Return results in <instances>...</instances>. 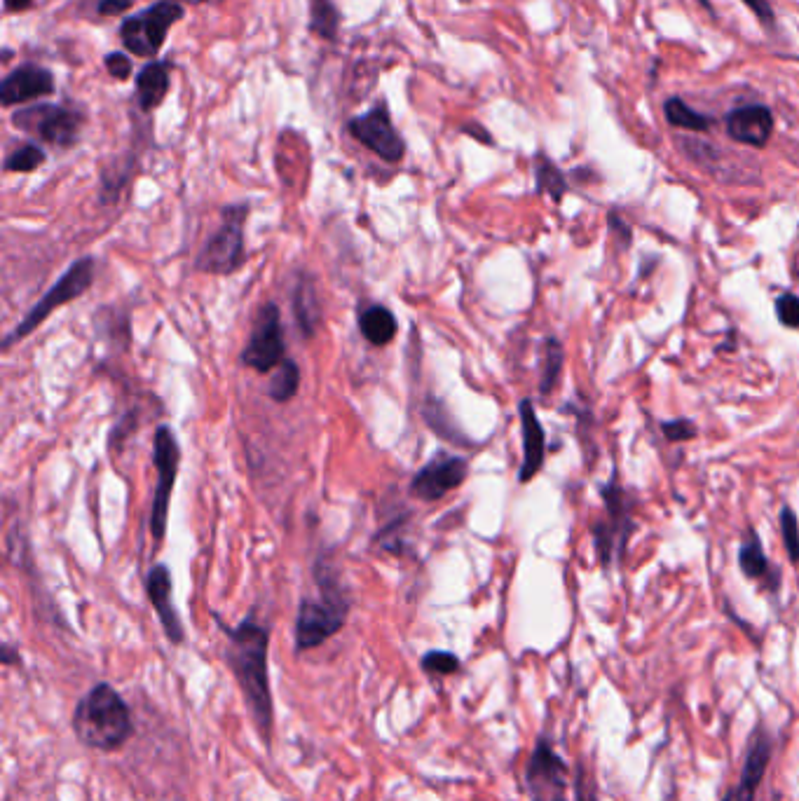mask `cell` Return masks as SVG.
<instances>
[{
  "instance_id": "74e56055",
  "label": "cell",
  "mask_w": 799,
  "mask_h": 801,
  "mask_svg": "<svg viewBox=\"0 0 799 801\" xmlns=\"http://www.w3.org/2000/svg\"><path fill=\"white\" fill-rule=\"evenodd\" d=\"M722 801H755V799L746 797V794H741V792L734 787V790H729V792L725 794V799H722Z\"/></svg>"
},
{
  "instance_id": "d590c367",
  "label": "cell",
  "mask_w": 799,
  "mask_h": 801,
  "mask_svg": "<svg viewBox=\"0 0 799 801\" xmlns=\"http://www.w3.org/2000/svg\"><path fill=\"white\" fill-rule=\"evenodd\" d=\"M610 228L614 230V235H619V237H624V242L628 244L631 242V228H628V225L621 221V218L617 216V214H610Z\"/></svg>"
},
{
  "instance_id": "4dcf8cb0",
  "label": "cell",
  "mask_w": 799,
  "mask_h": 801,
  "mask_svg": "<svg viewBox=\"0 0 799 801\" xmlns=\"http://www.w3.org/2000/svg\"><path fill=\"white\" fill-rule=\"evenodd\" d=\"M776 317L785 328H799V298L795 293L776 298Z\"/></svg>"
},
{
  "instance_id": "5b68a950",
  "label": "cell",
  "mask_w": 799,
  "mask_h": 801,
  "mask_svg": "<svg viewBox=\"0 0 799 801\" xmlns=\"http://www.w3.org/2000/svg\"><path fill=\"white\" fill-rule=\"evenodd\" d=\"M92 282H94V258L87 256V258L75 260V263L68 265V270L64 272V275H61L57 282L47 289L45 296L40 298L29 312H26V317L19 321V324L15 326V331L5 338L3 345L12 347L15 342L24 340L26 335H31L33 331H36V328L43 324V321L50 317L54 310H59V307H64L66 303H71V300L80 298L83 293H87Z\"/></svg>"
},
{
  "instance_id": "ac0fdd59",
  "label": "cell",
  "mask_w": 799,
  "mask_h": 801,
  "mask_svg": "<svg viewBox=\"0 0 799 801\" xmlns=\"http://www.w3.org/2000/svg\"><path fill=\"white\" fill-rule=\"evenodd\" d=\"M771 752H774V738L762 724H757L753 729V734L748 738V748L746 757H743V769H741V780L736 785V790L746 797L755 799L757 790H760L764 776H767L769 762H771Z\"/></svg>"
},
{
  "instance_id": "f1b7e54d",
  "label": "cell",
  "mask_w": 799,
  "mask_h": 801,
  "mask_svg": "<svg viewBox=\"0 0 799 801\" xmlns=\"http://www.w3.org/2000/svg\"><path fill=\"white\" fill-rule=\"evenodd\" d=\"M781 532L790 563L799 565V520L797 513L792 511L790 506H783L781 511Z\"/></svg>"
},
{
  "instance_id": "83f0119b",
  "label": "cell",
  "mask_w": 799,
  "mask_h": 801,
  "mask_svg": "<svg viewBox=\"0 0 799 801\" xmlns=\"http://www.w3.org/2000/svg\"><path fill=\"white\" fill-rule=\"evenodd\" d=\"M43 162H45L43 148L36 146V143H24V146H19L15 153L5 160V171L29 174V171H36Z\"/></svg>"
},
{
  "instance_id": "7402d4cb",
  "label": "cell",
  "mask_w": 799,
  "mask_h": 801,
  "mask_svg": "<svg viewBox=\"0 0 799 801\" xmlns=\"http://www.w3.org/2000/svg\"><path fill=\"white\" fill-rule=\"evenodd\" d=\"M359 331L371 345L385 347L394 340L399 326H396V317L387 307L373 305L359 314Z\"/></svg>"
},
{
  "instance_id": "5bb4252c",
  "label": "cell",
  "mask_w": 799,
  "mask_h": 801,
  "mask_svg": "<svg viewBox=\"0 0 799 801\" xmlns=\"http://www.w3.org/2000/svg\"><path fill=\"white\" fill-rule=\"evenodd\" d=\"M774 113L762 104L734 108L727 115V134L736 143L750 148H764L774 136Z\"/></svg>"
},
{
  "instance_id": "cb8c5ba5",
  "label": "cell",
  "mask_w": 799,
  "mask_h": 801,
  "mask_svg": "<svg viewBox=\"0 0 799 801\" xmlns=\"http://www.w3.org/2000/svg\"><path fill=\"white\" fill-rule=\"evenodd\" d=\"M535 181H537V193H546L553 202H561L563 195L568 193V178L561 169L553 164L549 157L544 153H539L535 157Z\"/></svg>"
},
{
  "instance_id": "3957f363",
  "label": "cell",
  "mask_w": 799,
  "mask_h": 801,
  "mask_svg": "<svg viewBox=\"0 0 799 801\" xmlns=\"http://www.w3.org/2000/svg\"><path fill=\"white\" fill-rule=\"evenodd\" d=\"M314 579L319 586V598L300 600L296 616L298 652H310V649L324 645L345 626L347 614H350V595H347L336 567H331L326 560H317Z\"/></svg>"
},
{
  "instance_id": "277c9868",
  "label": "cell",
  "mask_w": 799,
  "mask_h": 801,
  "mask_svg": "<svg viewBox=\"0 0 799 801\" xmlns=\"http://www.w3.org/2000/svg\"><path fill=\"white\" fill-rule=\"evenodd\" d=\"M600 497L605 504V520H596L591 527L593 549L598 551L600 563L605 567L612 565L614 558L626 556L628 539L635 530L633 523V499L621 488L617 481L605 483L600 488Z\"/></svg>"
},
{
  "instance_id": "2e32d148",
  "label": "cell",
  "mask_w": 799,
  "mask_h": 801,
  "mask_svg": "<svg viewBox=\"0 0 799 801\" xmlns=\"http://www.w3.org/2000/svg\"><path fill=\"white\" fill-rule=\"evenodd\" d=\"M146 591H148L150 602H153V607H155V614L160 616V623H162V628H165L169 642H174V645H183V640H186V631H183L179 612L174 609L172 574H169L167 565L150 567V572L146 577Z\"/></svg>"
},
{
  "instance_id": "484cf974",
  "label": "cell",
  "mask_w": 799,
  "mask_h": 801,
  "mask_svg": "<svg viewBox=\"0 0 799 801\" xmlns=\"http://www.w3.org/2000/svg\"><path fill=\"white\" fill-rule=\"evenodd\" d=\"M310 17L314 33H319L326 40L336 38L340 15L331 0H310Z\"/></svg>"
},
{
  "instance_id": "9a60e30c",
  "label": "cell",
  "mask_w": 799,
  "mask_h": 801,
  "mask_svg": "<svg viewBox=\"0 0 799 801\" xmlns=\"http://www.w3.org/2000/svg\"><path fill=\"white\" fill-rule=\"evenodd\" d=\"M518 417H521V434H523V462L518 469V481L530 483L544 467L546 460V434L542 422L535 413V403L523 399L518 403Z\"/></svg>"
},
{
  "instance_id": "9c48e42d",
  "label": "cell",
  "mask_w": 799,
  "mask_h": 801,
  "mask_svg": "<svg viewBox=\"0 0 799 801\" xmlns=\"http://www.w3.org/2000/svg\"><path fill=\"white\" fill-rule=\"evenodd\" d=\"M12 122L24 132L36 134L40 141L59 148L73 146L78 141L80 129H83V115L73 111V108L52 104H40L19 111L12 115Z\"/></svg>"
},
{
  "instance_id": "e0dca14e",
  "label": "cell",
  "mask_w": 799,
  "mask_h": 801,
  "mask_svg": "<svg viewBox=\"0 0 799 801\" xmlns=\"http://www.w3.org/2000/svg\"><path fill=\"white\" fill-rule=\"evenodd\" d=\"M54 92V78L52 73L43 66L24 64L12 71L8 78L0 85V101L3 106L24 104V101L47 97Z\"/></svg>"
},
{
  "instance_id": "d6a6232c",
  "label": "cell",
  "mask_w": 799,
  "mask_h": 801,
  "mask_svg": "<svg viewBox=\"0 0 799 801\" xmlns=\"http://www.w3.org/2000/svg\"><path fill=\"white\" fill-rule=\"evenodd\" d=\"M106 68L113 78L127 80L129 75H132V59L122 52H111V54H106Z\"/></svg>"
},
{
  "instance_id": "f35d334b",
  "label": "cell",
  "mask_w": 799,
  "mask_h": 801,
  "mask_svg": "<svg viewBox=\"0 0 799 801\" xmlns=\"http://www.w3.org/2000/svg\"><path fill=\"white\" fill-rule=\"evenodd\" d=\"M3 661H5V663H12V661H15V652H12V649H10L8 645L3 647Z\"/></svg>"
},
{
  "instance_id": "4316f807",
  "label": "cell",
  "mask_w": 799,
  "mask_h": 801,
  "mask_svg": "<svg viewBox=\"0 0 799 801\" xmlns=\"http://www.w3.org/2000/svg\"><path fill=\"white\" fill-rule=\"evenodd\" d=\"M298 385H300V371L298 366L293 364L291 359H284V364L279 366V371L275 378H272L270 387H268V394L275 399L277 403H284L296 396L298 392Z\"/></svg>"
},
{
  "instance_id": "52a82bcc",
  "label": "cell",
  "mask_w": 799,
  "mask_h": 801,
  "mask_svg": "<svg viewBox=\"0 0 799 801\" xmlns=\"http://www.w3.org/2000/svg\"><path fill=\"white\" fill-rule=\"evenodd\" d=\"M153 464L157 469V488L153 504H150V534L155 542H162L167 532V518H169V504H172V490L176 485V476H179L181 464V448L176 441L174 431L162 424L157 427L153 438Z\"/></svg>"
},
{
  "instance_id": "6da1fadb",
  "label": "cell",
  "mask_w": 799,
  "mask_h": 801,
  "mask_svg": "<svg viewBox=\"0 0 799 801\" xmlns=\"http://www.w3.org/2000/svg\"><path fill=\"white\" fill-rule=\"evenodd\" d=\"M228 635V647H225V661L239 682L247 708L254 717L258 734L265 743H270L272 736V691H270V673H268V647L270 633L263 623L244 619L239 626L228 628L221 626Z\"/></svg>"
},
{
  "instance_id": "8d00e7d4",
  "label": "cell",
  "mask_w": 799,
  "mask_h": 801,
  "mask_svg": "<svg viewBox=\"0 0 799 801\" xmlns=\"http://www.w3.org/2000/svg\"><path fill=\"white\" fill-rule=\"evenodd\" d=\"M33 0H5V10L8 12H22L29 8Z\"/></svg>"
},
{
  "instance_id": "7a4b0ae2",
  "label": "cell",
  "mask_w": 799,
  "mask_h": 801,
  "mask_svg": "<svg viewBox=\"0 0 799 801\" xmlns=\"http://www.w3.org/2000/svg\"><path fill=\"white\" fill-rule=\"evenodd\" d=\"M73 731L87 748L99 752L120 750L134 734L125 698L106 682L92 687L75 705Z\"/></svg>"
},
{
  "instance_id": "d4e9b609",
  "label": "cell",
  "mask_w": 799,
  "mask_h": 801,
  "mask_svg": "<svg viewBox=\"0 0 799 801\" xmlns=\"http://www.w3.org/2000/svg\"><path fill=\"white\" fill-rule=\"evenodd\" d=\"M563 361L565 352L563 345L556 338H549L544 345V371H542V382H539V394L549 396L553 389L558 387L563 373Z\"/></svg>"
},
{
  "instance_id": "8fae6325",
  "label": "cell",
  "mask_w": 799,
  "mask_h": 801,
  "mask_svg": "<svg viewBox=\"0 0 799 801\" xmlns=\"http://www.w3.org/2000/svg\"><path fill=\"white\" fill-rule=\"evenodd\" d=\"M347 129H350V134L361 143V146L373 150L380 160H385L389 164L404 160L406 143L392 125V118H389L385 101H380L378 106H373L371 111L359 115V118L350 120Z\"/></svg>"
},
{
  "instance_id": "7c38bea8",
  "label": "cell",
  "mask_w": 799,
  "mask_h": 801,
  "mask_svg": "<svg viewBox=\"0 0 799 801\" xmlns=\"http://www.w3.org/2000/svg\"><path fill=\"white\" fill-rule=\"evenodd\" d=\"M469 464L464 457L439 455L436 460L425 464L411 481V495L422 502H436L446 497L450 490L460 488L467 478Z\"/></svg>"
},
{
  "instance_id": "4fadbf2b",
  "label": "cell",
  "mask_w": 799,
  "mask_h": 801,
  "mask_svg": "<svg viewBox=\"0 0 799 801\" xmlns=\"http://www.w3.org/2000/svg\"><path fill=\"white\" fill-rule=\"evenodd\" d=\"M565 776H568V769H565L563 759L542 738L532 752L528 766V783L535 801H568L563 794Z\"/></svg>"
},
{
  "instance_id": "ba28073f",
  "label": "cell",
  "mask_w": 799,
  "mask_h": 801,
  "mask_svg": "<svg viewBox=\"0 0 799 801\" xmlns=\"http://www.w3.org/2000/svg\"><path fill=\"white\" fill-rule=\"evenodd\" d=\"M183 17V8L172 0H160L153 8L139 12L136 17L125 19L120 26V38L125 47L136 57H155L165 45L167 33Z\"/></svg>"
},
{
  "instance_id": "ab89813d",
  "label": "cell",
  "mask_w": 799,
  "mask_h": 801,
  "mask_svg": "<svg viewBox=\"0 0 799 801\" xmlns=\"http://www.w3.org/2000/svg\"><path fill=\"white\" fill-rule=\"evenodd\" d=\"M172 3H188V5H200L204 0H172Z\"/></svg>"
},
{
  "instance_id": "8992f818",
  "label": "cell",
  "mask_w": 799,
  "mask_h": 801,
  "mask_svg": "<svg viewBox=\"0 0 799 801\" xmlns=\"http://www.w3.org/2000/svg\"><path fill=\"white\" fill-rule=\"evenodd\" d=\"M247 204H232L221 214V225L207 239L197 256V270L209 275H232L244 265V223H247Z\"/></svg>"
},
{
  "instance_id": "1f68e13d",
  "label": "cell",
  "mask_w": 799,
  "mask_h": 801,
  "mask_svg": "<svg viewBox=\"0 0 799 801\" xmlns=\"http://www.w3.org/2000/svg\"><path fill=\"white\" fill-rule=\"evenodd\" d=\"M661 431H664V436L671 443H682V441H692L699 429H696V424L692 420H687V417H678V420L661 424Z\"/></svg>"
},
{
  "instance_id": "44dd1931",
  "label": "cell",
  "mask_w": 799,
  "mask_h": 801,
  "mask_svg": "<svg viewBox=\"0 0 799 801\" xmlns=\"http://www.w3.org/2000/svg\"><path fill=\"white\" fill-rule=\"evenodd\" d=\"M291 305L298 328L303 331L305 338H312L314 331H317L322 310H319V296L310 277H298V284L291 296Z\"/></svg>"
},
{
  "instance_id": "836d02e7",
  "label": "cell",
  "mask_w": 799,
  "mask_h": 801,
  "mask_svg": "<svg viewBox=\"0 0 799 801\" xmlns=\"http://www.w3.org/2000/svg\"><path fill=\"white\" fill-rule=\"evenodd\" d=\"M741 3L746 5L764 26H774V8L769 5V0H741Z\"/></svg>"
},
{
  "instance_id": "d6986e66",
  "label": "cell",
  "mask_w": 799,
  "mask_h": 801,
  "mask_svg": "<svg viewBox=\"0 0 799 801\" xmlns=\"http://www.w3.org/2000/svg\"><path fill=\"white\" fill-rule=\"evenodd\" d=\"M739 565L741 572L746 574L748 579L760 581L767 591H778V586H781V572H776L774 565L769 563L767 553L762 549L760 537H757L753 530H748L746 542L741 544Z\"/></svg>"
},
{
  "instance_id": "603a6c76",
  "label": "cell",
  "mask_w": 799,
  "mask_h": 801,
  "mask_svg": "<svg viewBox=\"0 0 799 801\" xmlns=\"http://www.w3.org/2000/svg\"><path fill=\"white\" fill-rule=\"evenodd\" d=\"M664 115H666L668 125L678 127V129H687V132H708V129L715 125L713 118L694 111L692 106L685 104V101L678 97H671L666 101Z\"/></svg>"
},
{
  "instance_id": "e575fe53",
  "label": "cell",
  "mask_w": 799,
  "mask_h": 801,
  "mask_svg": "<svg viewBox=\"0 0 799 801\" xmlns=\"http://www.w3.org/2000/svg\"><path fill=\"white\" fill-rule=\"evenodd\" d=\"M132 0H101L99 3V15H122V12L129 10Z\"/></svg>"
},
{
  "instance_id": "f546056e",
  "label": "cell",
  "mask_w": 799,
  "mask_h": 801,
  "mask_svg": "<svg viewBox=\"0 0 799 801\" xmlns=\"http://www.w3.org/2000/svg\"><path fill=\"white\" fill-rule=\"evenodd\" d=\"M420 666L429 675L448 677V675H455L457 670H460V659H457L453 652H427L425 656H422Z\"/></svg>"
},
{
  "instance_id": "ffe728a7",
  "label": "cell",
  "mask_w": 799,
  "mask_h": 801,
  "mask_svg": "<svg viewBox=\"0 0 799 801\" xmlns=\"http://www.w3.org/2000/svg\"><path fill=\"white\" fill-rule=\"evenodd\" d=\"M169 92V66L165 61H150L136 75V99L143 111H153L165 101Z\"/></svg>"
},
{
  "instance_id": "30bf717a",
  "label": "cell",
  "mask_w": 799,
  "mask_h": 801,
  "mask_svg": "<svg viewBox=\"0 0 799 801\" xmlns=\"http://www.w3.org/2000/svg\"><path fill=\"white\" fill-rule=\"evenodd\" d=\"M284 331L282 319H279V307L275 303L263 305L258 310L254 331L249 335L247 347L239 359L247 368H254L256 373H270L272 368L284 364Z\"/></svg>"
}]
</instances>
